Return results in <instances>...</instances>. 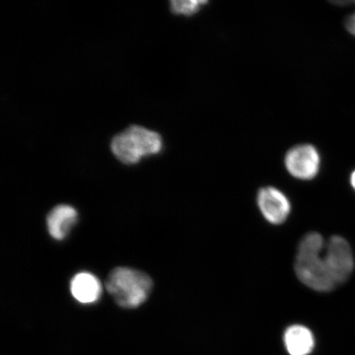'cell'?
I'll return each instance as SVG.
<instances>
[{
  "mask_svg": "<svg viewBox=\"0 0 355 355\" xmlns=\"http://www.w3.org/2000/svg\"><path fill=\"white\" fill-rule=\"evenodd\" d=\"M325 246L320 234H306L299 244L295 263L300 281L318 292H329L337 286L324 257Z\"/></svg>",
  "mask_w": 355,
  "mask_h": 355,
  "instance_id": "6da1fadb",
  "label": "cell"
},
{
  "mask_svg": "<svg viewBox=\"0 0 355 355\" xmlns=\"http://www.w3.org/2000/svg\"><path fill=\"white\" fill-rule=\"evenodd\" d=\"M106 288L121 307L135 309L148 300L152 291L153 281L140 270L118 268L109 275Z\"/></svg>",
  "mask_w": 355,
  "mask_h": 355,
  "instance_id": "7a4b0ae2",
  "label": "cell"
},
{
  "mask_svg": "<svg viewBox=\"0 0 355 355\" xmlns=\"http://www.w3.org/2000/svg\"><path fill=\"white\" fill-rule=\"evenodd\" d=\"M162 148V137L157 132L137 125L115 136L111 143L115 157L127 165H133L146 155L157 154Z\"/></svg>",
  "mask_w": 355,
  "mask_h": 355,
  "instance_id": "3957f363",
  "label": "cell"
},
{
  "mask_svg": "<svg viewBox=\"0 0 355 355\" xmlns=\"http://www.w3.org/2000/svg\"><path fill=\"white\" fill-rule=\"evenodd\" d=\"M324 257L336 286L345 283L352 274L354 255L349 243L340 236H333L326 243Z\"/></svg>",
  "mask_w": 355,
  "mask_h": 355,
  "instance_id": "277c9868",
  "label": "cell"
},
{
  "mask_svg": "<svg viewBox=\"0 0 355 355\" xmlns=\"http://www.w3.org/2000/svg\"><path fill=\"white\" fill-rule=\"evenodd\" d=\"M321 158L315 146L304 144L294 146L286 155L285 165L290 174L302 180L316 177L320 168Z\"/></svg>",
  "mask_w": 355,
  "mask_h": 355,
  "instance_id": "5b68a950",
  "label": "cell"
},
{
  "mask_svg": "<svg viewBox=\"0 0 355 355\" xmlns=\"http://www.w3.org/2000/svg\"><path fill=\"white\" fill-rule=\"evenodd\" d=\"M257 204L266 220L274 225L282 224L291 212V202L282 191L266 187L257 194Z\"/></svg>",
  "mask_w": 355,
  "mask_h": 355,
  "instance_id": "8992f818",
  "label": "cell"
},
{
  "mask_svg": "<svg viewBox=\"0 0 355 355\" xmlns=\"http://www.w3.org/2000/svg\"><path fill=\"white\" fill-rule=\"evenodd\" d=\"M70 291L80 304H92L101 298L102 286L98 278L94 275L80 272L71 281Z\"/></svg>",
  "mask_w": 355,
  "mask_h": 355,
  "instance_id": "52a82bcc",
  "label": "cell"
},
{
  "mask_svg": "<svg viewBox=\"0 0 355 355\" xmlns=\"http://www.w3.org/2000/svg\"><path fill=\"white\" fill-rule=\"evenodd\" d=\"M46 221L51 237L62 241L68 236L71 229L77 223L78 212L73 207L59 205L49 213Z\"/></svg>",
  "mask_w": 355,
  "mask_h": 355,
  "instance_id": "ba28073f",
  "label": "cell"
},
{
  "mask_svg": "<svg viewBox=\"0 0 355 355\" xmlns=\"http://www.w3.org/2000/svg\"><path fill=\"white\" fill-rule=\"evenodd\" d=\"M285 344L291 355H307L314 347L313 333L304 326H291L285 333Z\"/></svg>",
  "mask_w": 355,
  "mask_h": 355,
  "instance_id": "9c48e42d",
  "label": "cell"
},
{
  "mask_svg": "<svg viewBox=\"0 0 355 355\" xmlns=\"http://www.w3.org/2000/svg\"><path fill=\"white\" fill-rule=\"evenodd\" d=\"M207 3L203 0H192V1L176 0L171 2V11L175 15L191 16L197 13Z\"/></svg>",
  "mask_w": 355,
  "mask_h": 355,
  "instance_id": "30bf717a",
  "label": "cell"
},
{
  "mask_svg": "<svg viewBox=\"0 0 355 355\" xmlns=\"http://www.w3.org/2000/svg\"><path fill=\"white\" fill-rule=\"evenodd\" d=\"M346 29L350 34L355 35V12L352 16L347 17L345 24Z\"/></svg>",
  "mask_w": 355,
  "mask_h": 355,
  "instance_id": "8fae6325",
  "label": "cell"
},
{
  "mask_svg": "<svg viewBox=\"0 0 355 355\" xmlns=\"http://www.w3.org/2000/svg\"><path fill=\"white\" fill-rule=\"evenodd\" d=\"M350 182H352V187L355 190V171H354L352 178H350Z\"/></svg>",
  "mask_w": 355,
  "mask_h": 355,
  "instance_id": "7c38bea8",
  "label": "cell"
}]
</instances>
